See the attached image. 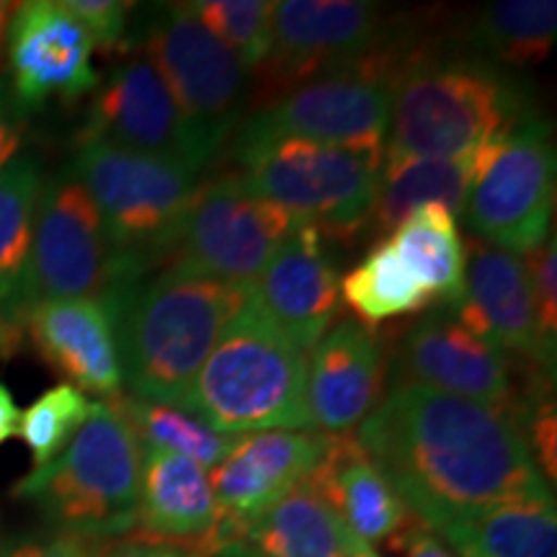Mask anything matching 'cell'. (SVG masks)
<instances>
[{
	"label": "cell",
	"instance_id": "1",
	"mask_svg": "<svg viewBox=\"0 0 557 557\" xmlns=\"http://www.w3.org/2000/svg\"><path fill=\"white\" fill-rule=\"evenodd\" d=\"M354 438L429 532L508 500L553 496L511 410L395 385Z\"/></svg>",
	"mask_w": 557,
	"mask_h": 557
},
{
	"label": "cell",
	"instance_id": "2",
	"mask_svg": "<svg viewBox=\"0 0 557 557\" xmlns=\"http://www.w3.org/2000/svg\"><path fill=\"white\" fill-rule=\"evenodd\" d=\"M103 302L114 312L122 382L132 398L178 408L220 333L248 302V287L171 261L109 292Z\"/></svg>",
	"mask_w": 557,
	"mask_h": 557
},
{
	"label": "cell",
	"instance_id": "3",
	"mask_svg": "<svg viewBox=\"0 0 557 557\" xmlns=\"http://www.w3.org/2000/svg\"><path fill=\"white\" fill-rule=\"evenodd\" d=\"M527 116V94L504 67L470 52L413 50L395 88L385 160L465 158Z\"/></svg>",
	"mask_w": 557,
	"mask_h": 557
},
{
	"label": "cell",
	"instance_id": "4",
	"mask_svg": "<svg viewBox=\"0 0 557 557\" xmlns=\"http://www.w3.org/2000/svg\"><path fill=\"white\" fill-rule=\"evenodd\" d=\"M178 408L225 436L310 431L308 351L292 344L248 295Z\"/></svg>",
	"mask_w": 557,
	"mask_h": 557
},
{
	"label": "cell",
	"instance_id": "5",
	"mask_svg": "<svg viewBox=\"0 0 557 557\" xmlns=\"http://www.w3.org/2000/svg\"><path fill=\"white\" fill-rule=\"evenodd\" d=\"M143 447L122 410L99 403L62 455L21 478L13 496L32 500L58 532L103 540L137 529Z\"/></svg>",
	"mask_w": 557,
	"mask_h": 557
},
{
	"label": "cell",
	"instance_id": "6",
	"mask_svg": "<svg viewBox=\"0 0 557 557\" xmlns=\"http://www.w3.org/2000/svg\"><path fill=\"white\" fill-rule=\"evenodd\" d=\"M70 173L99 209L127 282L148 276L158 261L173 256L201 173L99 139L78 143Z\"/></svg>",
	"mask_w": 557,
	"mask_h": 557
},
{
	"label": "cell",
	"instance_id": "7",
	"mask_svg": "<svg viewBox=\"0 0 557 557\" xmlns=\"http://www.w3.org/2000/svg\"><path fill=\"white\" fill-rule=\"evenodd\" d=\"M238 178L323 238H348L372 218L382 156L310 139L235 143Z\"/></svg>",
	"mask_w": 557,
	"mask_h": 557
},
{
	"label": "cell",
	"instance_id": "8",
	"mask_svg": "<svg viewBox=\"0 0 557 557\" xmlns=\"http://www.w3.org/2000/svg\"><path fill=\"white\" fill-rule=\"evenodd\" d=\"M410 52V47L389 39L387 47L361 65L278 96L240 124L235 143L289 137L385 158L395 88Z\"/></svg>",
	"mask_w": 557,
	"mask_h": 557
},
{
	"label": "cell",
	"instance_id": "9",
	"mask_svg": "<svg viewBox=\"0 0 557 557\" xmlns=\"http://www.w3.org/2000/svg\"><path fill=\"white\" fill-rule=\"evenodd\" d=\"M124 284L132 282L124 276L99 209L81 181L73 173L45 181L18 299V325H24L26 312L41 302L103 299Z\"/></svg>",
	"mask_w": 557,
	"mask_h": 557
},
{
	"label": "cell",
	"instance_id": "10",
	"mask_svg": "<svg viewBox=\"0 0 557 557\" xmlns=\"http://www.w3.org/2000/svg\"><path fill=\"white\" fill-rule=\"evenodd\" d=\"M555 181L553 124L532 114L500 139L472 186L462 220L487 246L513 256L534 253L553 227Z\"/></svg>",
	"mask_w": 557,
	"mask_h": 557
},
{
	"label": "cell",
	"instance_id": "11",
	"mask_svg": "<svg viewBox=\"0 0 557 557\" xmlns=\"http://www.w3.org/2000/svg\"><path fill=\"white\" fill-rule=\"evenodd\" d=\"M143 52L181 114L222 145L238 129L248 70L194 16L186 3L150 9L143 24Z\"/></svg>",
	"mask_w": 557,
	"mask_h": 557
},
{
	"label": "cell",
	"instance_id": "12",
	"mask_svg": "<svg viewBox=\"0 0 557 557\" xmlns=\"http://www.w3.org/2000/svg\"><path fill=\"white\" fill-rule=\"evenodd\" d=\"M297 225L287 209L253 194L233 173L199 186L181 225L173 261L248 287Z\"/></svg>",
	"mask_w": 557,
	"mask_h": 557
},
{
	"label": "cell",
	"instance_id": "13",
	"mask_svg": "<svg viewBox=\"0 0 557 557\" xmlns=\"http://www.w3.org/2000/svg\"><path fill=\"white\" fill-rule=\"evenodd\" d=\"M385 13L367 0H278L263 70L269 103L305 83L357 67L389 45Z\"/></svg>",
	"mask_w": 557,
	"mask_h": 557
},
{
	"label": "cell",
	"instance_id": "14",
	"mask_svg": "<svg viewBox=\"0 0 557 557\" xmlns=\"http://www.w3.org/2000/svg\"><path fill=\"white\" fill-rule=\"evenodd\" d=\"M114 148L143 152L201 173L222 145L181 114L171 90L145 54H132L114 67L107 86L90 103L88 122L78 135Z\"/></svg>",
	"mask_w": 557,
	"mask_h": 557
},
{
	"label": "cell",
	"instance_id": "15",
	"mask_svg": "<svg viewBox=\"0 0 557 557\" xmlns=\"http://www.w3.org/2000/svg\"><path fill=\"white\" fill-rule=\"evenodd\" d=\"M393 369L395 385H421L519 416L506 351L465 329L451 310L431 312L410 325Z\"/></svg>",
	"mask_w": 557,
	"mask_h": 557
},
{
	"label": "cell",
	"instance_id": "16",
	"mask_svg": "<svg viewBox=\"0 0 557 557\" xmlns=\"http://www.w3.org/2000/svg\"><path fill=\"white\" fill-rule=\"evenodd\" d=\"M9 83L26 111L62 99L75 101L99 88L94 41L62 0L18 3L5 34Z\"/></svg>",
	"mask_w": 557,
	"mask_h": 557
},
{
	"label": "cell",
	"instance_id": "17",
	"mask_svg": "<svg viewBox=\"0 0 557 557\" xmlns=\"http://www.w3.org/2000/svg\"><path fill=\"white\" fill-rule=\"evenodd\" d=\"M248 295L292 344L310 354L341 310V274L325 253L323 235L299 222L248 284Z\"/></svg>",
	"mask_w": 557,
	"mask_h": 557
},
{
	"label": "cell",
	"instance_id": "18",
	"mask_svg": "<svg viewBox=\"0 0 557 557\" xmlns=\"http://www.w3.org/2000/svg\"><path fill=\"white\" fill-rule=\"evenodd\" d=\"M331 434L261 431L235 438L218 468L207 472L220 517L240 529L267 508L308 483L323 465Z\"/></svg>",
	"mask_w": 557,
	"mask_h": 557
},
{
	"label": "cell",
	"instance_id": "19",
	"mask_svg": "<svg viewBox=\"0 0 557 557\" xmlns=\"http://www.w3.org/2000/svg\"><path fill=\"white\" fill-rule=\"evenodd\" d=\"M382 338L359 320H338L308 354L310 431L351 434L385 398Z\"/></svg>",
	"mask_w": 557,
	"mask_h": 557
},
{
	"label": "cell",
	"instance_id": "20",
	"mask_svg": "<svg viewBox=\"0 0 557 557\" xmlns=\"http://www.w3.org/2000/svg\"><path fill=\"white\" fill-rule=\"evenodd\" d=\"M449 310L465 329L496 344L500 351L537 361L545 377L549 374L553 380L555 361L540 341L532 276L521 256L472 238L462 297Z\"/></svg>",
	"mask_w": 557,
	"mask_h": 557
},
{
	"label": "cell",
	"instance_id": "21",
	"mask_svg": "<svg viewBox=\"0 0 557 557\" xmlns=\"http://www.w3.org/2000/svg\"><path fill=\"white\" fill-rule=\"evenodd\" d=\"M32 344L54 372L83 395L116 400L122 395V364L114 312L103 299L41 302L24 318Z\"/></svg>",
	"mask_w": 557,
	"mask_h": 557
},
{
	"label": "cell",
	"instance_id": "22",
	"mask_svg": "<svg viewBox=\"0 0 557 557\" xmlns=\"http://www.w3.org/2000/svg\"><path fill=\"white\" fill-rule=\"evenodd\" d=\"M135 532L137 540L176 545L199 557L225 545V521L207 470L171 451L143 449Z\"/></svg>",
	"mask_w": 557,
	"mask_h": 557
},
{
	"label": "cell",
	"instance_id": "23",
	"mask_svg": "<svg viewBox=\"0 0 557 557\" xmlns=\"http://www.w3.org/2000/svg\"><path fill=\"white\" fill-rule=\"evenodd\" d=\"M308 483L329 500L348 532L367 545H398L421 527L351 434L331 436L323 465Z\"/></svg>",
	"mask_w": 557,
	"mask_h": 557
},
{
	"label": "cell",
	"instance_id": "24",
	"mask_svg": "<svg viewBox=\"0 0 557 557\" xmlns=\"http://www.w3.org/2000/svg\"><path fill=\"white\" fill-rule=\"evenodd\" d=\"M506 135L491 139L465 158L382 160L377 201L372 209L374 227L395 230L423 205H442L449 209L451 218L462 220L472 186Z\"/></svg>",
	"mask_w": 557,
	"mask_h": 557
},
{
	"label": "cell",
	"instance_id": "25",
	"mask_svg": "<svg viewBox=\"0 0 557 557\" xmlns=\"http://www.w3.org/2000/svg\"><path fill=\"white\" fill-rule=\"evenodd\" d=\"M438 534L462 557H557L555 496L491 506Z\"/></svg>",
	"mask_w": 557,
	"mask_h": 557
},
{
	"label": "cell",
	"instance_id": "26",
	"mask_svg": "<svg viewBox=\"0 0 557 557\" xmlns=\"http://www.w3.org/2000/svg\"><path fill=\"white\" fill-rule=\"evenodd\" d=\"M269 557H348L346 527L312 483L297 485L240 529Z\"/></svg>",
	"mask_w": 557,
	"mask_h": 557
},
{
	"label": "cell",
	"instance_id": "27",
	"mask_svg": "<svg viewBox=\"0 0 557 557\" xmlns=\"http://www.w3.org/2000/svg\"><path fill=\"white\" fill-rule=\"evenodd\" d=\"M400 261L410 269L431 302L455 308L465 289L468 250L459 238L457 220L442 205H423L413 209L387 238Z\"/></svg>",
	"mask_w": 557,
	"mask_h": 557
},
{
	"label": "cell",
	"instance_id": "28",
	"mask_svg": "<svg viewBox=\"0 0 557 557\" xmlns=\"http://www.w3.org/2000/svg\"><path fill=\"white\" fill-rule=\"evenodd\" d=\"M555 37V0H498L478 11L465 47L498 67H532L549 58Z\"/></svg>",
	"mask_w": 557,
	"mask_h": 557
},
{
	"label": "cell",
	"instance_id": "29",
	"mask_svg": "<svg viewBox=\"0 0 557 557\" xmlns=\"http://www.w3.org/2000/svg\"><path fill=\"white\" fill-rule=\"evenodd\" d=\"M45 171L37 156H16L0 171V320L18 329V299L29 267Z\"/></svg>",
	"mask_w": 557,
	"mask_h": 557
},
{
	"label": "cell",
	"instance_id": "30",
	"mask_svg": "<svg viewBox=\"0 0 557 557\" xmlns=\"http://www.w3.org/2000/svg\"><path fill=\"white\" fill-rule=\"evenodd\" d=\"M341 299L374 331L385 320L429 308V292L418 284L389 243H377L357 269L341 278Z\"/></svg>",
	"mask_w": 557,
	"mask_h": 557
},
{
	"label": "cell",
	"instance_id": "31",
	"mask_svg": "<svg viewBox=\"0 0 557 557\" xmlns=\"http://www.w3.org/2000/svg\"><path fill=\"white\" fill-rule=\"evenodd\" d=\"M127 418L132 431H135L139 447L171 451V455L186 457L197 462L207 472L218 468L227 451L233 449L235 438L212 431L199 418L176 406H160V403L139 400V398H116L111 400Z\"/></svg>",
	"mask_w": 557,
	"mask_h": 557
},
{
	"label": "cell",
	"instance_id": "32",
	"mask_svg": "<svg viewBox=\"0 0 557 557\" xmlns=\"http://www.w3.org/2000/svg\"><path fill=\"white\" fill-rule=\"evenodd\" d=\"M186 5L246 70H259L269 60L274 0H197Z\"/></svg>",
	"mask_w": 557,
	"mask_h": 557
},
{
	"label": "cell",
	"instance_id": "33",
	"mask_svg": "<svg viewBox=\"0 0 557 557\" xmlns=\"http://www.w3.org/2000/svg\"><path fill=\"white\" fill-rule=\"evenodd\" d=\"M96 406L99 403L88 400V395H83L81 389L62 382V385L39 395L21 413L18 436L32 451L34 470L45 468L54 457L62 455V449L73 442L83 423L96 413Z\"/></svg>",
	"mask_w": 557,
	"mask_h": 557
},
{
	"label": "cell",
	"instance_id": "34",
	"mask_svg": "<svg viewBox=\"0 0 557 557\" xmlns=\"http://www.w3.org/2000/svg\"><path fill=\"white\" fill-rule=\"evenodd\" d=\"M529 276H532L534 310H537V331L545 354L555 361L557 348V240L549 235L542 248L529 253Z\"/></svg>",
	"mask_w": 557,
	"mask_h": 557
},
{
	"label": "cell",
	"instance_id": "35",
	"mask_svg": "<svg viewBox=\"0 0 557 557\" xmlns=\"http://www.w3.org/2000/svg\"><path fill=\"white\" fill-rule=\"evenodd\" d=\"M62 5L81 21L94 47L116 50L127 34L132 3L122 0H62Z\"/></svg>",
	"mask_w": 557,
	"mask_h": 557
},
{
	"label": "cell",
	"instance_id": "36",
	"mask_svg": "<svg viewBox=\"0 0 557 557\" xmlns=\"http://www.w3.org/2000/svg\"><path fill=\"white\" fill-rule=\"evenodd\" d=\"M111 545L81 534L54 532L47 537H13L0 542V557H103Z\"/></svg>",
	"mask_w": 557,
	"mask_h": 557
},
{
	"label": "cell",
	"instance_id": "37",
	"mask_svg": "<svg viewBox=\"0 0 557 557\" xmlns=\"http://www.w3.org/2000/svg\"><path fill=\"white\" fill-rule=\"evenodd\" d=\"M26 135V109L13 96L9 75H0V171L18 156Z\"/></svg>",
	"mask_w": 557,
	"mask_h": 557
},
{
	"label": "cell",
	"instance_id": "38",
	"mask_svg": "<svg viewBox=\"0 0 557 557\" xmlns=\"http://www.w3.org/2000/svg\"><path fill=\"white\" fill-rule=\"evenodd\" d=\"M103 557H199L189 553V549L176 545H163V542H148L129 537L120 542V545L109 547Z\"/></svg>",
	"mask_w": 557,
	"mask_h": 557
},
{
	"label": "cell",
	"instance_id": "39",
	"mask_svg": "<svg viewBox=\"0 0 557 557\" xmlns=\"http://www.w3.org/2000/svg\"><path fill=\"white\" fill-rule=\"evenodd\" d=\"M403 545H406V557H455L426 527H416Z\"/></svg>",
	"mask_w": 557,
	"mask_h": 557
},
{
	"label": "cell",
	"instance_id": "40",
	"mask_svg": "<svg viewBox=\"0 0 557 557\" xmlns=\"http://www.w3.org/2000/svg\"><path fill=\"white\" fill-rule=\"evenodd\" d=\"M18 421H21V410L16 406V400H13L11 389L0 385V444H5L13 436H18Z\"/></svg>",
	"mask_w": 557,
	"mask_h": 557
},
{
	"label": "cell",
	"instance_id": "41",
	"mask_svg": "<svg viewBox=\"0 0 557 557\" xmlns=\"http://www.w3.org/2000/svg\"><path fill=\"white\" fill-rule=\"evenodd\" d=\"M209 557H269L267 553H261L259 547H253L246 540H230L225 545H220Z\"/></svg>",
	"mask_w": 557,
	"mask_h": 557
},
{
	"label": "cell",
	"instance_id": "42",
	"mask_svg": "<svg viewBox=\"0 0 557 557\" xmlns=\"http://www.w3.org/2000/svg\"><path fill=\"white\" fill-rule=\"evenodd\" d=\"M346 555L348 557H380L377 553H374L372 545L361 542L357 534H351V532H348V529H346Z\"/></svg>",
	"mask_w": 557,
	"mask_h": 557
},
{
	"label": "cell",
	"instance_id": "43",
	"mask_svg": "<svg viewBox=\"0 0 557 557\" xmlns=\"http://www.w3.org/2000/svg\"><path fill=\"white\" fill-rule=\"evenodd\" d=\"M18 341V329H13V325L5 323V320H0V357H9L11 348L16 346Z\"/></svg>",
	"mask_w": 557,
	"mask_h": 557
},
{
	"label": "cell",
	"instance_id": "44",
	"mask_svg": "<svg viewBox=\"0 0 557 557\" xmlns=\"http://www.w3.org/2000/svg\"><path fill=\"white\" fill-rule=\"evenodd\" d=\"M16 5L18 3H5V0H0V50L5 47V34H9V24L13 13H16Z\"/></svg>",
	"mask_w": 557,
	"mask_h": 557
}]
</instances>
